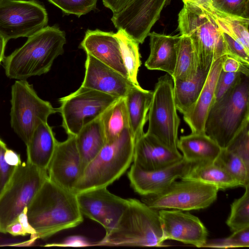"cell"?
Masks as SVG:
<instances>
[{
    "label": "cell",
    "mask_w": 249,
    "mask_h": 249,
    "mask_svg": "<svg viewBox=\"0 0 249 249\" xmlns=\"http://www.w3.org/2000/svg\"><path fill=\"white\" fill-rule=\"evenodd\" d=\"M226 149L239 157L249 167V124L242 129Z\"/></svg>",
    "instance_id": "37"
},
{
    "label": "cell",
    "mask_w": 249,
    "mask_h": 249,
    "mask_svg": "<svg viewBox=\"0 0 249 249\" xmlns=\"http://www.w3.org/2000/svg\"><path fill=\"white\" fill-rule=\"evenodd\" d=\"M182 159L178 150L170 149L146 133L144 132L135 141L133 164L142 169L165 168Z\"/></svg>",
    "instance_id": "19"
},
{
    "label": "cell",
    "mask_w": 249,
    "mask_h": 249,
    "mask_svg": "<svg viewBox=\"0 0 249 249\" xmlns=\"http://www.w3.org/2000/svg\"><path fill=\"white\" fill-rule=\"evenodd\" d=\"M165 240H174L200 248L207 240L208 231L200 220L188 212L159 210Z\"/></svg>",
    "instance_id": "14"
},
{
    "label": "cell",
    "mask_w": 249,
    "mask_h": 249,
    "mask_svg": "<svg viewBox=\"0 0 249 249\" xmlns=\"http://www.w3.org/2000/svg\"><path fill=\"white\" fill-rule=\"evenodd\" d=\"M177 148L186 160L192 163L214 162L222 148L205 133L181 136Z\"/></svg>",
    "instance_id": "23"
},
{
    "label": "cell",
    "mask_w": 249,
    "mask_h": 249,
    "mask_svg": "<svg viewBox=\"0 0 249 249\" xmlns=\"http://www.w3.org/2000/svg\"><path fill=\"white\" fill-rule=\"evenodd\" d=\"M249 124V75L242 74L237 83L212 104L204 130L222 149H226Z\"/></svg>",
    "instance_id": "3"
},
{
    "label": "cell",
    "mask_w": 249,
    "mask_h": 249,
    "mask_svg": "<svg viewBox=\"0 0 249 249\" xmlns=\"http://www.w3.org/2000/svg\"><path fill=\"white\" fill-rule=\"evenodd\" d=\"M10 103L11 127L26 146L37 126L58 112L49 102L38 96L26 80H17L12 86Z\"/></svg>",
    "instance_id": "8"
},
{
    "label": "cell",
    "mask_w": 249,
    "mask_h": 249,
    "mask_svg": "<svg viewBox=\"0 0 249 249\" xmlns=\"http://www.w3.org/2000/svg\"><path fill=\"white\" fill-rule=\"evenodd\" d=\"M67 15L78 17L96 9L97 0H48Z\"/></svg>",
    "instance_id": "35"
},
{
    "label": "cell",
    "mask_w": 249,
    "mask_h": 249,
    "mask_svg": "<svg viewBox=\"0 0 249 249\" xmlns=\"http://www.w3.org/2000/svg\"><path fill=\"white\" fill-rule=\"evenodd\" d=\"M4 157L6 162L9 165L17 167L21 163L20 155L12 149L7 148Z\"/></svg>",
    "instance_id": "44"
},
{
    "label": "cell",
    "mask_w": 249,
    "mask_h": 249,
    "mask_svg": "<svg viewBox=\"0 0 249 249\" xmlns=\"http://www.w3.org/2000/svg\"><path fill=\"white\" fill-rule=\"evenodd\" d=\"M153 93V90L134 85L124 97L129 127L135 142L144 133L143 127L148 120Z\"/></svg>",
    "instance_id": "24"
},
{
    "label": "cell",
    "mask_w": 249,
    "mask_h": 249,
    "mask_svg": "<svg viewBox=\"0 0 249 249\" xmlns=\"http://www.w3.org/2000/svg\"><path fill=\"white\" fill-rule=\"evenodd\" d=\"M66 42L65 34L59 28L45 27L5 56L2 64L6 75L10 79L26 80L47 73L55 59L64 53Z\"/></svg>",
    "instance_id": "2"
},
{
    "label": "cell",
    "mask_w": 249,
    "mask_h": 249,
    "mask_svg": "<svg viewBox=\"0 0 249 249\" xmlns=\"http://www.w3.org/2000/svg\"><path fill=\"white\" fill-rule=\"evenodd\" d=\"M6 232L13 236H25L28 235L20 222L16 218L6 229Z\"/></svg>",
    "instance_id": "43"
},
{
    "label": "cell",
    "mask_w": 249,
    "mask_h": 249,
    "mask_svg": "<svg viewBox=\"0 0 249 249\" xmlns=\"http://www.w3.org/2000/svg\"><path fill=\"white\" fill-rule=\"evenodd\" d=\"M133 85L128 78L87 54L85 75L81 86L120 98L126 96Z\"/></svg>",
    "instance_id": "17"
},
{
    "label": "cell",
    "mask_w": 249,
    "mask_h": 249,
    "mask_svg": "<svg viewBox=\"0 0 249 249\" xmlns=\"http://www.w3.org/2000/svg\"><path fill=\"white\" fill-rule=\"evenodd\" d=\"M48 14L36 0L0 1V34L7 40L29 37L47 26Z\"/></svg>",
    "instance_id": "12"
},
{
    "label": "cell",
    "mask_w": 249,
    "mask_h": 249,
    "mask_svg": "<svg viewBox=\"0 0 249 249\" xmlns=\"http://www.w3.org/2000/svg\"><path fill=\"white\" fill-rule=\"evenodd\" d=\"M210 70L199 69L196 74L189 80L173 81L175 105L177 110L183 115L188 113L196 102L205 85Z\"/></svg>",
    "instance_id": "27"
},
{
    "label": "cell",
    "mask_w": 249,
    "mask_h": 249,
    "mask_svg": "<svg viewBox=\"0 0 249 249\" xmlns=\"http://www.w3.org/2000/svg\"><path fill=\"white\" fill-rule=\"evenodd\" d=\"M120 48L121 53L128 78L134 85H140L137 79L138 73L141 65L139 43L122 30L115 33Z\"/></svg>",
    "instance_id": "31"
},
{
    "label": "cell",
    "mask_w": 249,
    "mask_h": 249,
    "mask_svg": "<svg viewBox=\"0 0 249 249\" xmlns=\"http://www.w3.org/2000/svg\"><path fill=\"white\" fill-rule=\"evenodd\" d=\"M47 172L51 180L72 191L82 172L75 136H68L65 141L57 142Z\"/></svg>",
    "instance_id": "16"
},
{
    "label": "cell",
    "mask_w": 249,
    "mask_h": 249,
    "mask_svg": "<svg viewBox=\"0 0 249 249\" xmlns=\"http://www.w3.org/2000/svg\"><path fill=\"white\" fill-rule=\"evenodd\" d=\"M27 216L37 238L43 239L77 227L83 221L76 194L49 178L29 205Z\"/></svg>",
    "instance_id": "1"
},
{
    "label": "cell",
    "mask_w": 249,
    "mask_h": 249,
    "mask_svg": "<svg viewBox=\"0 0 249 249\" xmlns=\"http://www.w3.org/2000/svg\"><path fill=\"white\" fill-rule=\"evenodd\" d=\"M153 91L146 133L170 149L178 150L180 119L174 101L172 77L166 74L159 77Z\"/></svg>",
    "instance_id": "9"
},
{
    "label": "cell",
    "mask_w": 249,
    "mask_h": 249,
    "mask_svg": "<svg viewBox=\"0 0 249 249\" xmlns=\"http://www.w3.org/2000/svg\"><path fill=\"white\" fill-rule=\"evenodd\" d=\"M219 190L201 182L181 179L174 181L162 192L142 196V201L157 210L190 211L205 209L216 199Z\"/></svg>",
    "instance_id": "11"
},
{
    "label": "cell",
    "mask_w": 249,
    "mask_h": 249,
    "mask_svg": "<svg viewBox=\"0 0 249 249\" xmlns=\"http://www.w3.org/2000/svg\"><path fill=\"white\" fill-rule=\"evenodd\" d=\"M249 246V227L233 231L229 237L207 240L203 247L229 249Z\"/></svg>",
    "instance_id": "34"
},
{
    "label": "cell",
    "mask_w": 249,
    "mask_h": 249,
    "mask_svg": "<svg viewBox=\"0 0 249 249\" xmlns=\"http://www.w3.org/2000/svg\"><path fill=\"white\" fill-rule=\"evenodd\" d=\"M182 1L184 4L189 3L203 7L208 12L211 11L213 7V0H182Z\"/></svg>",
    "instance_id": "45"
},
{
    "label": "cell",
    "mask_w": 249,
    "mask_h": 249,
    "mask_svg": "<svg viewBox=\"0 0 249 249\" xmlns=\"http://www.w3.org/2000/svg\"><path fill=\"white\" fill-rule=\"evenodd\" d=\"M241 72H225L221 70L216 81L213 102L221 98L239 81Z\"/></svg>",
    "instance_id": "38"
},
{
    "label": "cell",
    "mask_w": 249,
    "mask_h": 249,
    "mask_svg": "<svg viewBox=\"0 0 249 249\" xmlns=\"http://www.w3.org/2000/svg\"><path fill=\"white\" fill-rule=\"evenodd\" d=\"M249 66H246L236 58L226 54L222 66V70L225 72H241L249 75Z\"/></svg>",
    "instance_id": "41"
},
{
    "label": "cell",
    "mask_w": 249,
    "mask_h": 249,
    "mask_svg": "<svg viewBox=\"0 0 249 249\" xmlns=\"http://www.w3.org/2000/svg\"><path fill=\"white\" fill-rule=\"evenodd\" d=\"M225 55L213 63L205 85L196 102L192 108L183 115V119L190 127L191 133H205V120L213 101L215 85L222 69Z\"/></svg>",
    "instance_id": "20"
},
{
    "label": "cell",
    "mask_w": 249,
    "mask_h": 249,
    "mask_svg": "<svg viewBox=\"0 0 249 249\" xmlns=\"http://www.w3.org/2000/svg\"><path fill=\"white\" fill-rule=\"evenodd\" d=\"M79 48L128 78L120 45L112 32L88 30Z\"/></svg>",
    "instance_id": "18"
},
{
    "label": "cell",
    "mask_w": 249,
    "mask_h": 249,
    "mask_svg": "<svg viewBox=\"0 0 249 249\" xmlns=\"http://www.w3.org/2000/svg\"><path fill=\"white\" fill-rule=\"evenodd\" d=\"M75 140L83 172L107 143L100 117L84 126L75 136Z\"/></svg>",
    "instance_id": "25"
},
{
    "label": "cell",
    "mask_w": 249,
    "mask_h": 249,
    "mask_svg": "<svg viewBox=\"0 0 249 249\" xmlns=\"http://www.w3.org/2000/svg\"><path fill=\"white\" fill-rule=\"evenodd\" d=\"M115 227L96 243L99 246L160 247L165 241L159 210L135 198Z\"/></svg>",
    "instance_id": "4"
},
{
    "label": "cell",
    "mask_w": 249,
    "mask_h": 249,
    "mask_svg": "<svg viewBox=\"0 0 249 249\" xmlns=\"http://www.w3.org/2000/svg\"><path fill=\"white\" fill-rule=\"evenodd\" d=\"M180 35L189 36L199 69L210 70L213 63L227 54L225 43L214 18L203 7L184 4L178 16Z\"/></svg>",
    "instance_id": "6"
},
{
    "label": "cell",
    "mask_w": 249,
    "mask_h": 249,
    "mask_svg": "<svg viewBox=\"0 0 249 249\" xmlns=\"http://www.w3.org/2000/svg\"><path fill=\"white\" fill-rule=\"evenodd\" d=\"M245 187L249 185V167L237 156L227 149H222L214 162Z\"/></svg>",
    "instance_id": "32"
},
{
    "label": "cell",
    "mask_w": 249,
    "mask_h": 249,
    "mask_svg": "<svg viewBox=\"0 0 249 249\" xmlns=\"http://www.w3.org/2000/svg\"><path fill=\"white\" fill-rule=\"evenodd\" d=\"M180 179L211 185L219 190L242 187L236 179L214 162L192 163L187 173Z\"/></svg>",
    "instance_id": "26"
},
{
    "label": "cell",
    "mask_w": 249,
    "mask_h": 249,
    "mask_svg": "<svg viewBox=\"0 0 249 249\" xmlns=\"http://www.w3.org/2000/svg\"><path fill=\"white\" fill-rule=\"evenodd\" d=\"M220 31L225 43L227 54L236 58L245 65L249 66V51L241 43L226 33Z\"/></svg>",
    "instance_id": "39"
},
{
    "label": "cell",
    "mask_w": 249,
    "mask_h": 249,
    "mask_svg": "<svg viewBox=\"0 0 249 249\" xmlns=\"http://www.w3.org/2000/svg\"><path fill=\"white\" fill-rule=\"evenodd\" d=\"M213 6L223 13L249 18V0H213Z\"/></svg>",
    "instance_id": "36"
},
{
    "label": "cell",
    "mask_w": 249,
    "mask_h": 249,
    "mask_svg": "<svg viewBox=\"0 0 249 249\" xmlns=\"http://www.w3.org/2000/svg\"><path fill=\"white\" fill-rule=\"evenodd\" d=\"M88 244L86 243L84 239H81L79 237H74L67 240L64 243L48 244L45 246H86Z\"/></svg>",
    "instance_id": "46"
},
{
    "label": "cell",
    "mask_w": 249,
    "mask_h": 249,
    "mask_svg": "<svg viewBox=\"0 0 249 249\" xmlns=\"http://www.w3.org/2000/svg\"><path fill=\"white\" fill-rule=\"evenodd\" d=\"M8 41L0 34V65L5 57L4 52Z\"/></svg>",
    "instance_id": "47"
},
{
    "label": "cell",
    "mask_w": 249,
    "mask_h": 249,
    "mask_svg": "<svg viewBox=\"0 0 249 249\" xmlns=\"http://www.w3.org/2000/svg\"><path fill=\"white\" fill-rule=\"evenodd\" d=\"M192 164L183 158L173 165L153 170H144L132 164L127 177L131 187L137 193L142 196L156 195L182 177Z\"/></svg>",
    "instance_id": "15"
},
{
    "label": "cell",
    "mask_w": 249,
    "mask_h": 249,
    "mask_svg": "<svg viewBox=\"0 0 249 249\" xmlns=\"http://www.w3.org/2000/svg\"><path fill=\"white\" fill-rule=\"evenodd\" d=\"M48 178L47 171L27 161L16 167L0 195V232L6 233V227L28 207Z\"/></svg>",
    "instance_id": "7"
},
{
    "label": "cell",
    "mask_w": 249,
    "mask_h": 249,
    "mask_svg": "<svg viewBox=\"0 0 249 249\" xmlns=\"http://www.w3.org/2000/svg\"><path fill=\"white\" fill-rule=\"evenodd\" d=\"M1 0H0V1H1Z\"/></svg>",
    "instance_id": "48"
},
{
    "label": "cell",
    "mask_w": 249,
    "mask_h": 249,
    "mask_svg": "<svg viewBox=\"0 0 249 249\" xmlns=\"http://www.w3.org/2000/svg\"><path fill=\"white\" fill-rule=\"evenodd\" d=\"M107 143L117 139L122 132L129 128L124 98H120L108 107L100 117Z\"/></svg>",
    "instance_id": "28"
},
{
    "label": "cell",
    "mask_w": 249,
    "mask_h": 249,
    "mask_svg": "<svg viewBox=\"0 0 249 249\" xmlns=\"http://www.w3.org/2000/svg\"><path fill=\"white\" fill-rule=\"evenodd\" d=\"M58 141L47 122L40 124L26 145L27 162L47 171Z\"/></svg>",
    "instance_id": "22"
},
{
    "label": "cell",
    "mask_w": 249,
    "mask_h": 249,
    "mask_svg": "<svg viewBox=\"0 0 249 249\" xmlns=\"http://www.w3.org/2000/svg\"><path fill=\"white\" fill-rule=\"evenodd\" d=\"M150 54L145 62L150 70H160L172 76L176 63L177 44L180 36L150 33Z\"/></svg>",
    "instance_id": "21"
},
{
    "label": "cell",
    "mask_w": 249,
    "mask_h": 249,
    "mask_svg": "<svg viewBox=\"0 0 249 249\" xmlns=\"http://www.w3.org/2000/svg\"><path fill=\"white\" fill-rule=\"evenodd\" d=\"M27 207H25L17 218L20 222L27 234H30L32 237L36 240L37 239L36 233L29 221L27 216Z\"/></svg>",
    "instance_id": "42"
},
{
    "label": "cell",
    "mask_w": 249,
    "mask_h": 249,
    "mask_svg": "<svg viewBox=\"0 0 249 249\" xmlns=\"http://www.w3.org/2000/svg\"><path fill=\"white\" fill-rule=\"evenodd\" d=\"M209 13L221 31L241 43L249 51V18L228 14L214 7Z\"/></svg>",
    "instance_id": "30"
},
{
    "label": "cell",
    "mask_w": 249,
    "mask_h": 249,
    "mask_svg": "<svg viewBox=\"0 0 249 249\" xmlns=\"http://www.w3.org/2000/svg\"><path fill=\"white\" fill-rule=\"evenodd\" d=\"M83 215L100 224L109 232L116 225L128 205V199L117 196L107 187L89 190L76 194Z\"/></svg>",
    "instance_id": "13"
},
{
    "label": "cell",
    "mask_w": 249,
    "mask_h": 249,
    "mask_svg": "<svg viewBox=\"0 0 249 249\" xmlns=\"http://www.w3.org/2000/svg\"><path fill=\"white\" fill-rule=\"evenodd\" d=\"M197 58L190 38L180 35L177 44V59L173 80H187L199 70Z\"/></svg>",
    "instance_id": "29"
},
{
    "label": "cell",
    "mask_w": 249,
    "mask_h": 249,
    "mask_svg": "<svg viewBox=\"0 0 249 249\" xmlns=\"http://www.w3.org/2000/svg\"><path fill=\"white\" fill-rule=\"evenodd\" d=\"M7 149L6 143L0 138V195L10 180L16 167L8 165L4 160Z\"/></svg>",
    "instance_id": "40"
},
{
    "label": "cell",
    "mask_w": 249,
    "mask_h": 249,
    "mask_svg": "<svg viewBox=\"0 0 249 249\" xmlns=\"http://www.w3.org/2000/svg\"><path fill=\"white\" fill-rule=\"evenodd\" d=\"M119 98L81 86L71 94L59 99L57 108L62 126L68 136H76L81 128L99 118Z\"/></svg>",
    "instance_id": "10"
},
{
    "label": "cell",
    "mask_w": 249,
    "mask_h": 249,
    "mask_svg": "<svg viewBox=\"0 0 249 249\" xmlns=\"http://www.w3.org/2000/svg\"><path fill=\"white\" fill-rule=\"evenodd\" d=\"M245 188L243 196L231 204V213L226 221L232 232L249 227V185Z\"/></svg>",
    "instance_id": "33"
},
{
    "label": "cell",
    "mask_w": 249,
    "mask_h": 249,
    "mask_svg": "<svg viewBox=\"0 0 249 249\" xmlns=\"http://www.w3.org/2000/svg\"><path fill=\"white\" fill-rule=\"evenodd\" d=\"M135 140L129 128L114 141L107 143L87 165L72 192L107 187L119 179L133 162Z\"/></svg>",
    "instance_id": "5"
}]
</instances>
